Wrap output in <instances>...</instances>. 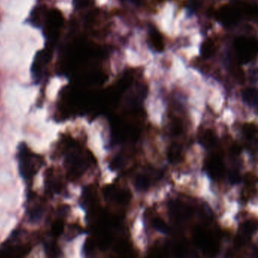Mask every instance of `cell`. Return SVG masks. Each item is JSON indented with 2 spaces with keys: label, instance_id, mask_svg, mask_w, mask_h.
<instances>
[{
  "label": "cell",
  "instance_id": "cell-1",
  "mask_svg": "<svg viewBox=\"0 0 258 258\" xmlns=\"http://www.w3.org/2000/svg\"><path fill=\"white\" fill-rule=\"evenodd\" d=\"M19 173L25 180L30 181L43 164L40 157L32 153L26 145L21 144L18 149Z\"/></svg>",
  "mask_w": 258,
  "mask_h": 258
},
{
  "label": "cell",
  "instance_id": "cell-2",
  "mask_svg": "<svg viewBox=\"0 0 258 258\" xmlns=\"http://www.w3.org/2000/svg\"><path fill=\"white\" fill-rule=\"evenodd\" d=\"M64 19L62 13L56 9L47 10L41 28H43L45 37L49 43H54L59 37L62 28Z\"/></svg>",
  "mask_w": 258,
  "mask_h": 258
},
{
  "label": "cell",
  "instance_id": "cell-3",
  "mask_svg": "<svg viewBox=\"0 0 258 258\" xmlns=\"http://www.w3.org/2000/svg\"><path fill=\"white\" fill-rule=\"evenodd\" d=\"M51 59L52 49L50 48H46L37 52L31 64V74L34 80L36 81H41L47 71Z\"/></svg>",
  "mask_w": 258,
  "mask_h": 258
},
{
  "label": "cell",
  "instance_id": "cell-4",
  "mask_svg": "<svg viewBox=\"0 0 258 258\" xmlns=\"http://www.w3.org/2000/svg\"><path fill=\"white\" fill-rule=\"evenodd\" d=\"M158 179L149 173H140L136 178L135 186L139 191H146L153 183L154 179Z\"/></svg>",
  "mask_w": 258,
  "mask_h": 258
},
{
  "label": "cell",
  "instance_id": "cell-5",
  "mask_svg": "<svg viewBox=\"0 0 258 258\" xmlns=\"http://www.w3.org/2000/svg\"><path fill=\"white\" fill-rule=\"evenodd\" d=\"M46 11H47V9L43 8V7H36L31 14V24L34 26L41 28Z\"/></svg>",
  "mask_w": 258,
  "mask_h": 258
},
{
  "label": "cell",
  "instance_id": "cell-6",
  "mask_svg": "<svg viewBox=\"0 0 258 258\" xmlns=\"http://www.w3.org/2000/svg\"><path fill=\"white\" fill-rule=\"evenodd\" d=\"M243 101L249 106L256 108L257 106V91L256 89L247 88L242 93Z\"/></svg>",
  "mask_w": 258,
  "mask_h": 258
},
{
  "label": "cell",
  "instance_id": "cell-7",
  "mask_svg": "<svg viewBox=\"0 0 258 258\" xmlns=\"http://www.w3.org/2000/svg\"><path fill=\"white\" fill-rule=\"evenodd\" d=\"M153 226L158 232H162V233L167 234L168 232V226H167L164 221L161 219L155 218L153 220Z\"/></svg>",
  "mask_w": 258,
  "mask_h": 258
},
{
  "label": "cell",
  "instance_id": "cell-8",
  "mask_svg": "<svg viewBox=\"0 0 258 258\" xmlns=\"http://www.w3.org/2000/svg\"><path fill=\"white\" fill-rule=\"evenodd\" d=\"M90 1V0H74V5L78 9L85 8Z\"/></svg>",
  "mask_w": 258,
  "mask_h": 258
}]
</instances>
